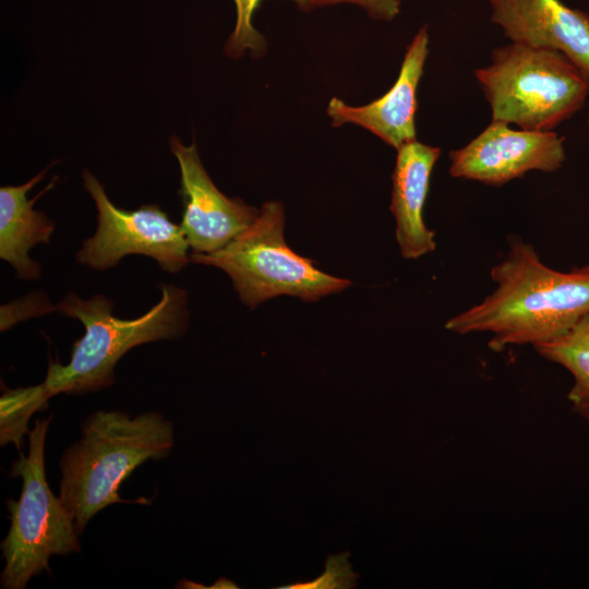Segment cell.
<instances>
[{"label":"cell","mask_w":589,"mask_h":589,"mask_svg":"<svg viewBox=\"0 0 589 589\" xmlns=\"http://www.w3.org/2000/svg\"><path fill=\"white\" fill-rule=\"evenodd\" d=\"M449 175L500 187L531 170L553 172L565 159L564 137L554 131L514 130L493 121L466 146L449 153Z\"/></svg>","instance_id":"obj_8"},{"label":"cell","mask_w":589,"mask_h":589,"mask_svg":"<svg viewBox=\"0 0 589 589\" xmlns=\"http://www.w3.org/2000/svg\"><path fill=\"white\" fill-rule=\"evenodd\" d=\"M574 410L581 416L587 422H589V402L575 407Z\"/></svg>","instance_id":"obj_19"},{"label":"cell","mask_w":589,"mask_h":589,"mask_svg":"<svg viewBox=\"0 0 589 589\" xmlns=\"http://www.w3.org/2000/svg\"><path fill=\"white\" fill-rule=\"evenodd\" d=\"M509 250L491 269L495 289L480 303L450 317L445 328L466 335L490 333L489 347H536L589 313V265L561 272L546 266L533 247L510 236Z\"/></svg>","instance_id":"obj_1"},{"label":"cell","mask_w":589,"mask_h":589,"mask_svg":"<svg viewBox=\"0 0 589 589\" xmlns=\"http://www.w3.org/2000/svg\"><path fill=\"white\" fill-rule=\"evenodd\" d=\"M491 21L512 43L553 49L589 81V15L561 0H488Z\"/></svg>","instance_id":"obj_10"},{"label":"cell","mask_w":589,"mask_h":589,"mask_svg":"<svg viewBox=\"0 0 589 589\" xmlns=\"http://www.w3.org/2000/svg\"><path fill=\"white\" fill-rule=\"evenodd\" d=\"M83 185L97 208V229L84 240L76 261L92 269L115 267L129 254L154 259L168 273L180 272L190 261L189 243L180 227L157 205H143L135 211L117 207L103 184L87 169L82 172Z\"/></svg>","instance_id":"obj_7"},{"label":"cell","mask_w":589,"mask_h":589,"mask_svg":"<svg viewBox=\"0 0 589 589\" xmlns=\"http://www.w3.org/2000/svg\"><path fill=\"white\" fill-rule=\"evenodd\" d=\"M474 71L492 120L522 130L553 131L585 105L589 81L560 51L510 43Z\"/></svg>","instance_id":"obj_4"},{"label":"cell","mask_w":589,"mask_h":589,"mask_svg":"<svg viewBox=\"0 0 589 589\" xmlns=\"http://www.w3.org/2000/svg\"><path fill=\"white\" fill-rule=\"evenodd\" d=\"M45 383L7 390L0 399V444L12 443L17 449L29 433L28 421L34 412L47 406L51 398Z\"/></svg>","instance_id":"obj_15"},{"label":"cell","mask_w":589,"mask_h":589,"mask_svg":"<svg viewBox=\"0 0 589 589\" xmlns=\"http://www.w3.org/2000/svg\"><path fill=\"white\" fill-rule=\"evenodd\" d=\"M349 552L330 555L325 562V570L317 578L277 587V589H351L357 585L358 575L348 562Z\"/></svg>","instance_id":"obj_17"},{"label":"cell","mask_w":589,"mask_h":589,"mask_svg":"<svg viewBox=\"0 0 589 589\" xmlns=\"http://www.w3.org/2000/svg\"><path fill=\"white\" fill-rule=\"evenodd\" d=\"M237 10L236 26L225 44L224 51L228 57L240 58L245 50L253 56H260L265 51L266 41L263 35L255 29L252 17L261 0H233ZM301 9L309 10L312 7L308 0H292Z\"/></svg>","instance_id":"obj_16"},{"label":"cell","mask_w":589,"mask_h":589,"mask_svg":"<svg viewBox=\"0 0 589 589\" xmlns=\"http://www.w3.org/2000/svg\"><path fill=\"white\" fill-rule=\"evenodd\" d=\"M46 171L22 185L0 189V257L26 280H36L41 274V266L28 252L38 243L48 244L55 230V223L44 212L33 208L35 201L53 183L34 199H27V192L44 178Z\"/></svg>","instance_id":"obj_13"},{"label":"cell","mask_w":589,"mask_h":589,"mask_svg":"<svg viewBox=\"0 0 589 589\" xmlns=\"http://www.w3.org/2000/svg\"><path fill=\"white\" fill-rule=\"evenodd\" d=\"M588 127H589V119H588Z\"/></svg>","instance_id":"obj_20"},{"label":"cell","mask_w":589,"mask_h":589,"mask_svg":"<svg viewBox=\"0 0 589 589\" xmlns=\"http://www.w3.org/2000/svg\"><path fill=\"white\" fill-rule=\"evenodd\" d=\"M173 446L172 423L157 411L136 417L120 410H97L82 424L81 437L59 462V497L77 534L108 505L125 502L121 483L146 460L167 457Z\"/></svg>","instance_id":"obj_2"},{"label":"cell","mask_w":589,"mask_h":589,"mask_svg":"<svg viewBox=\"0 0 589 589\" xmlns=\"http://www.w3.org/2000/svg\"><path fill=\"white\" fill-rule=\"evenodd\" d=\"M159 288L160 300L134 320L113 316V302L103 293L91 299L69 293L57 303L53 310L81 321L85 333L73 344L68 364H49L44 383L50 395L86 394L108 387L113 383L117 362L130 349L179 339L189 324L188 293L171 284Z\"/></svg>","instance_id":"obj_3"},{"label":"cell","mask_w":589,"mask_h":589,"mask_svg":"<svg viewBox=\"0 0 589 589\" xmlns=\"http://www.w3.org/2000/svg\"><path fill=\"white\" fill-rule=\"evenodd\" d=\"M169 147L180 168L183 213L180 227L193 253L220 250L245 230L260 211L240 199H229L213 183L195 144L185 146L172 136Z\"/></svg>","instance_id":"obj_9"},{"label":"cell","mask_w":589,"mask_h":589,"mask_svg":"<svg viewBox=\"0 0 589 589\" xmlns=\"http://www.w3.org/2000/svg\"><path fill=\"white\" fill-rule=\"evenodd\" d=\"M440 155L438 147L417 140L397 149L389 209L396 220L399 251L406 260H417L436 249L435 232L423 220V207Z\"/></svg>","instance_id":"obj_12"},{"label":"cell","mask_w":589,"mask_h":589,"mask_svg":"<svg viewBox=\"0 0 589 589\" xmlns=\"http://www.w3.org/2000/svg\"><path fill=\"white\" fill-rule=\"evenodd\" d=\"M544 359L566 369L573 385L567 398L573 408L589 402V313L562 335L533 347Z\"/></svg>","instance_id":"obj_14"},{"label":"cell","mask_w":589,"mask_h":589,"mask_svg":"<svg viewBox=\"0 0 589 589\" xmlns=\"http://www.w3.org/2000/svg\"><path fill=\"white\" fill-rule=\"evenodd\" d=\"M51 417L36 420L28 433V453L12 462L11 477L22 479L17 501L8 500L11 525L1 542L4 568L0 585L24 589L28 581L49 570L51 555L81 550L69 512L56 496L45 473V442Z\"/></svg>","instance_id":"obj_6"},{"label":"cell","mask_w":589,"mask_h":589,"mask_svg":"<svg viewBox=\"0 0 589 589\" xmlns=\"http://www.w3.org/2000/svg\"><path fill=\"white\" fill-rule=\"evenodd\" d=\"M284 228L281 204L266 202L255 220L227 245L212 253L192 252L190 260L223 269L250 308L283 294L313 302L351 285L293 252L285 241Z\"/></svg>","instance_id":"obj_5"},{"label":"cell","mask_w":589,"mask_h":589,"mask_svg":"<svg viewBox=\"0 0 589 589\" xmlns=\"http://www.w3.org/2000/svg\"><path fill=\"white\" fill-rule=\"evenodd\" d=\"M311 7H324L337 3H352L363 8L377 21L390 22L399 13L404 0H308Z\"/></svg>","instance_id":"obj_18"},{"label":"cell","mask_w":589,"mask_h":589,"mask_svg":"<svg viewBox=\"0 0 589 589\" xmlns=\"http://www.w3.org/2000/svg\"><path fill=\"white\" fill-rule=\"evenodd\" d=\"M429 53L428 27H421L407 47L399 75L393 87L372 103L352 107L332 98L327 115L333 127L358 124L398 149L416 139L417 91Z\"/></svg>","instance_id":"obj_11"}]
</instances>
